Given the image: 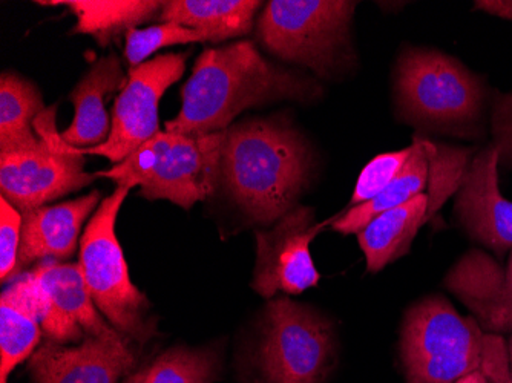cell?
I'll return each mask as SVG.
<instances>
[{"mask_svg": "<svg viewBox=\"0 0 512 383\" xmlns=\"http://www.w3.org/2000/svg\"><path fill=\"white\" fill-rule=\"evenodd\" d=\"M322 95L318 80L267 60L252 42L206 50L181 89V109L166 131L206 135L229 129L235 118L269 103H310Z\"/></svg>", "mask_w": 512, "mask_h": 383, "instance_id": "cell-1", "label": "cell"}, {"mask_svg": "<svg viewBox=\"0 0 512 383\" xmlns=\"http://www.w3.org/2000/svg\"><path fill=\"white\" fill-rule=\"evenodd\" d=\"M313 154L286 118H250L224 131L220 181L253 226L272 227L298 206Z\"/></svg>", "mask_w": 512, "mask_h": 383, "instance_id": "cell-2", "label": "cell"}, {"mask_svg": "<svg viewBox=\"0 0 512 383\" xmlns=\"http://www.w3.org/2000/svg\"><path fill=\"white\" fill-rule=\"evenodd\" d=\"M399 357L405 383H456L477 371L490 383H512L505 339L486 333L473 316L463 318L440 295L408 308Z\"/></svg>", "mask_w": 512, "mask_h": 383, "instance_id": "cell-3", "label": "cell"}, {"mask_svg": "<svg viewBox=\"0 0 512 383\" xmlns=\"http://www.w3.org/2000/svg\"><path fill=\"white\" fill-rule=\"evenodd\" d=\"M401 122L437 134L474 137L486 100L483 80L448 54L405 48L394 69Z\"/></svg>", "mask_w": 512, "mask_h": 383, "instance_id": "cell-4", "label": "cell"}, {"mask_svg": "<svg viewBox=\"0 0 512 383\" xmlns=\"http://www.w3.org/2000/svg\"><path fill=\"white\" fill-rule=\"evenodd\" d=\"M358 2L272 0L256 20V34L269 53L333 79L356 65L352 22Z\"/></svg>", "mask_w": 512, "mask_h": 383, "instance_id": "cell-5", "label": "cell"}, {"mask_svg": "<svg viewBox=\"0 0 512 383\" xmlns=\"http://www.w3.org/2000/svg\"><path fill=\"white\" fill-rule=\"evenodd\" d=\"M224 131L189 135L158 132L128 158L94 174L117 186L140 187L146 200H166L183 209L211 197L220 181Z\"/></svg>", "mask_w": 512, "mask_h": 383, "instance_id": "cell-6", "label": "cell"}, {"mask_svg": "<svg viewBox=\"0 0 512 383\" xmlns=\"http://www.w3.org/2000/svg\"><path fill=\"white\" fill-rule=\"evenodd\" d=\"M336 365L329 318L289 296L267 301L252 350L256 383H327Z\"/></svg>", "mask_w": 512, "mask_h": 383, "instance_id": "cell-7", "label": "cell"}, {"mask_svg": "<svg viewBox=\"0 0 512 383\" xmlns=\"http://www.w3.org/2000/svg\"><path fill=\"white\" fill-rule=\"evenodd\" d=\"M131 187L117 186L100 203L80 238L79 264L83 279L103 318L129 341L146 344L157 325L145 293L132 284L115 223Z\"/></svg>", "mask_w": 512, "mask_h": 383, "instance_id": "cell-8", "label": "cell"}, {"mask_svg": "<svg viewBox=\"0 0 512 383\" xmlns=\"http://www.w3.org/2000/svg\"><path fill=\"white\" fill-rule=\"evenodd\" d=\"M54 114L56 106L45 109L34 123V131L42 138L37 148L0 154L2 197L20 213L46 206L96 180L85 172V155L57 134Z\"/></svg>", "mask_w": 512, "mask_h": 383, "instance_id": "cell-9", "label": "cell"}, {"mask_svg": "<svg viewBox=\"0 0 512 383\" xmlns=\"http://www.w3.org/2000/svg\"><path fill=\"white\" fill-rule=\"evenodd\" d=\"M188 57L189 53L161 54L137 68H129L128 80L115 99L108 141L97 148H76L77 151L119 164L157 135L161 97L183 77Z\"/></svg>", "mask_w": 512, "mask_h": 383, "instance_id": "cell-10", "label": "cell"}, {"mask_svg": "<svg viewBox=\"0 0 512 383\" xmlns=\"http://www.w3.org/2000/svg\"><path fill=\"white\" fill-rule=\"evenodd\" d=\"M329 224L316 223L312 207L296 206L272 227L255 232L256 261L252 289L266 299L276 293L301 295L318 285L310 244Z\"/></svg>", "mask_w": 512, "mask_h": 383, "instance_id": "cell-11", "label": "cell"}, {"mask_svg": "<svg viewBox=\"0 0 512 383\" xmlns=\"http://www.w3.org/2000/svg\"><path fill=\"white\" fill-rule=\"evenodd\" d=\"M40 325L57 344L92 338L129 341L103 319L83 279L79 264L40 262L33 269Z\"/></svg>", "mask_w": 512, "mask_h": 383, "instance_id": "cell-12", "label": "cell"}, {"mask_svg": "<svg viewBox=\"0 0 512 383\" xmlns=\"http://www.w3.org/2000/svg\"><path fill=\"white\" fill-rule=\"evenodd\" d=\"M499 164L496 146L477 152L459 187L456 215L470 238L502 261L512 250V201L500 194Z\"/></svg>", "mask_w": 512, "mask_h": 383, "instance_id": "cell-13", "label": "cell"}, {"mask_svg": "<svg viewBox=\"0 0 512 383\" xmlns=\"http://www.w3.org/2000/svg\"><path fill=\"white\" fill-rule=\"evenodd\" d=\"M486 333H512V250L503 262L483 250L465 253L444 279Z\"/></svg>", "mask_w": 512, "mask_h": 383, "instance_id": "cell-14", "label": "cell"}, {"mask_svg": "<svg viewBox=\"0 0 512 383\" xmlns=\"http://www.w3.org/2000/svg\"><path fill=\"white\" fill-rule=\"evenodd\" d=\"M135 367L129 341L83 339L76 347L48 341L30 357L34 383H119Z\"/></svg>", "mask_w": 512, "mask_h": 383, "instance_id": "cell-15", "label": "cell"}, {"mask_svg": "<svg viewBox=\"0 0 512 383\" xmlns=\"http://www.w3.org/2000/svg\"><path fill=\"white\" fill-rule=\"evenodd\" d=\"M100 203V192L56 206H42L22 213L19 256L16 275H22L34 264L65 261L76 253L83 224Z\"/></svg>", "mask_w": 512, "mask_h": 383, "instance_id": "cell-16", "label": "cell"}, {"mask_svg": "<svg viewBox=\"0 0 512 383\" xmlns=\"http://www.w3.org/2000/svg\"><path fill=\"white\" fill-rule=\"evenodd\" d=\"M128 76L119 57H102L82 77L69 99L76 106V117L60 134L66 145L77 149L97 148L111 135L112 118L106 111V100L122 91Z\"/></svg>", "mask_w": 512, "mask_h": 383, "instance_id": "cell-17", "label": "cell"}, {"mask_svg": "<svg viewBox=\"0 0 512 383\" xmlns=\"http://www.w3.org/2000/svg\"><path fill=\"white\" fill-rule=\"evenodd\" d=\"M42 333L36 284L28 270L0 296V383H8L14 368L33 356Z\"/></svg>", "mask_w": 512, "mask_h": 383, "instance_id": "cell-18", "label": "cell"}, {"mask_svg": "<svg viewBox=\"0 0 512 383\" xmlns=\"http://www.w3.org/2000/svg\"><path fill=\"white\" fill-rule=\"evenodd\" d=\"M263 2L255 0H168L161 8L160 23H178L218 43L246 36L253 30Z\"/></svg>", "mask_w": 512, "mask_h": 383, "instance_id": "cell-19", "label": "cell"}, {"mask_svg": "<svg viewBox=\"0 0 512 383\" xmlns=\"http://www.w3.org/2000/svg\"><path fill=\"white\" fill-rule=\"evenodd\" d=\"M428 192L381 213L358 233L368 273H379L410 253L417 232L427 224Z\"/></svg>", "mask_w": 512, "mask_h": 383, "instance_id": "cell-20", "label": "cell"}, {"mask_svg": "<svg viewBox=\"0 0 512 383\" xmlns=\"http://www.w3.org/2000/svg\"><path fill=\"white\" fill-rule=\"evenodd\" d=\"M40 5H65L77 17L73 34H88L100 46L119 39L138 25L158 19L165 2L155 0H60L37 2Z\"/></svg>", "mask_w": 512, "mask_h": 383, "instance_id": "cell-21", "label": "cell"}, {"mask_svg": "<svg viewBox=\"0 0 512 383\" xmlns=\"http://www.w3.org/2000/svg\"><path fill=\"white\" fill-rule=\"evenodd\" d=\"M45 112L42 95L30 80L13 73L0 77V154L30 151L42 143L33 131Z\"/></svg>", "mask_w": 512, "mask_h": 383, "instance_id": "cell-22", "label": "cell"}, {"mask_svg": "<svg viewBox=\"0 0 512 383\" xmlns=\"http://www.w3.org/2000/svg\"><path fill=\"white\" fill-rule=\"evenodd\" d=\"M220 376L218 348L174 347L142 370L129 374L123 383H215Z\"/></svg>", "mask_w": 512, "mask_h": 383, "instance_id": "cell-23", "label": "cell"}, {"mask_svg": "<svg viewBox=\"0 0 512 383\" xmlns=\"http://www.w3.org/2000/svg\"><path fill=\"white\" fill-rule=\"evenodd\" d=\"M125 57L131 68L148 62L149 57L157 51L174 45H186V43H204L203 34L191 28L183 27L178 23H158L154 27L143 30H131L125 36Z\"/></svg>", "mask_w": 512, "mask_h": 383, "instance_id": "cell-24", "label": "cell"}, {"mask_svg": "<svg viewBox=\"0 0 512 383\" xmlns=\"http://www.w3.org/2000/svg\"><path fill=\"white\" fill-rule=\"evenodd\" d=\"M413 148L401 149L396 152H385V154L376 155L367 166L362 169L359 175L358 183H356L355 192H353L352 200L348 204V209L359 206V204L368 203L375 200L379 194H382L391 181L398 177L402 167L410 158Z\"/></svg>", "mask_w": 512, "mask_h": 383, "instance_id": "cell-25", "label": "cell"}, {"mask_svg": "<svg viewBox=\"0 0 512 383\" xmlns=\"http://www.w3.org/2000/svg\"><path fill=\"white\" fill-rule=\"evenodd\" d=\"M22 213L2 197L0 200V278L13 281L19 256Z\"/></svg>", "mask_w": 512, "mask_h": 383, "instance_id": "cell-26", "label": "cell"}, {"mask_svg": "<svg viewBox=\"0 0 512 383\" xmlns=\"http://www.w3.org/2000/svg\"><path fill=\"white\" fill-rule=\"evenodd\" d=\"M491 131L500 163L512 166V92L494 95Z\"/></svg>", "mask_w": 512, "mask_h": 383, "instance_id": "cell-27", "label": "cell"}, {"mask_svg": "<svg viewBox=\"0 0 512 383\" xmlns=\"http://www.w3.org/2000/svg\"><path fill=\"white\" fill-rule=\"evenodd\" d=\"M474 8L512 22V2H506V0H479L474 4Z\"/></svg>", "mask_w": 512, "mask_h": 383, "instance_id": "cell-28", "label": "cell"}, {"mask_svg": "<svg viewBox=\"0 0 512 383\" xmlns=\"http://www.w3.org/2000/svg\"><path fill=\"white\" fill-rule=\"evenodd\" d=\"M456 383H490L482 373H471L468 376L462 377V379L457 380Z\"/></svg>", "mask_w": 512, "mask_h": 383, "instance_id": "cell-29", "label": "cell"}, {"mask_svg": "<svg viewBox=\"0 0 512 383\" xmlns=\"http://www.w3.org/2000/svg\"><path fill=\"white\" fill-rule=\"evenodd\" d=\"M506 348H508V362H509V373H511L512 377V334L509 341L506 342Z\"/></svg>", "mask_w": 512, "mask_h": 383, "instance_id": "cell-30", "label": "cell"}]
</instances>
